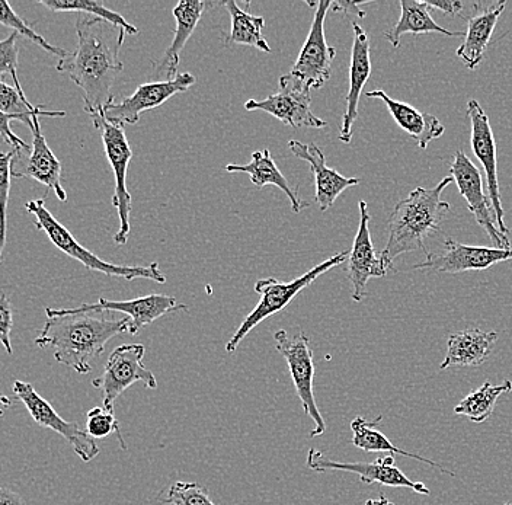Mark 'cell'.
Wrapping results in <instances>:
<instances>
[{
	"label": "cell",
	"mask_w": 512,
	"mask_h": 505,
	"mask_svg": "<svg viewBox=\"0 0 512 505\" xmlns=\"http://www.w3.org/2000/svg\"><path fill=\"white\" fill-rule=\"evenodd\" d=\"M380 423H382V415L373 421H368L364 417L354 418L351 423L352 444L358 447V449L364 450V452H383L390 453V455L411 457V459L418 460V462L425 463V465L432 466V468L446 473V475L451 476V478H456V473L443 468L440 463L432 462V460L427 459V457L415 455V453H409L406 452V450L396 447L383 433L376 430L377 425Z\"/></svg>",
	"instance_id": "83f0119b"
},
{
	"label": "cell",
	"mask_w": 512,
	"mask_h": 505,
	"mask_svg": "<svg viewBox=\"0 0 512 505\" xmlns=\"http://www.w3.org/2000/svg\"><path fill=\"white\" fill-rule=\"evenodd\" d=\"M47 322L34 344L53 348L57 363L88 375L92 361L98 359L108 341L130 331V319H107L96 312L66 313L63 309H46Z\"/></svg>",
	"instance_id": "7a4b0ae2"
},
{
	"label": "cell",
	"mask_w": 512,
	"mask_h": 505,
	"mask_svg": "<svg viewBox=\"0 0 512 505\" xmlns=\"http://www.w3.org/2000/svg\"><path fill=\"white\" fill-rule=\"evenodd\" d=\"M12 121H21L22 123L21 117H18V115L6 114L0 110V137L8 145L14 146L16 153L30 152L31 146L27 145L21 137L16 136L14 131H12Z\"/></svg>",
	"instance_id": "74e56055"
},
{
	"label": "cell",
	"mask_w": 512,
	"mask_h": 505,
	"mask_svg": "<svg viewBox=\"0 0 512 505\" xmlns=\"http://www.w3.org/2000/svg\"><path fill=\"white\" fill-rule=\"evenodd\" d=\"M450 177L456 182L460 194L480 228L488 233L492 244L496 245V248L510 249V238H505L496 226L494 207L488 194L483 190L479 168L470 161L469 156L462 149L454 153L453 162L450 163Z\"/></svg>",
	"instance_id": "7c38bea8"
},
{
	"label": "cell",
	"mask_w": 512,
	"mask_h": 505,
	"mask_svg": "<svg viewBox=\"0 0 512 505\" xmlns=\"http://www.w3.org/2000/svg\"><path fill=\"white\" fill-rule=\"evenodd\" d=\"M245 110L264 111L291 129H323L328 126L326 121L313 114L310 89L296 81L290 73L281 76L280 91L262 101L249 99L246 101Z\"/></svg>",
	"instance_id": "9c48e42d"
},
{
	"label": "cell",
	"mask_w": 512,
	"mask_h": 505,
	"mask_svg": "<svg viewBox=\"0 0 512 505\" xmlns=\"http://www.w3.org/2000/svg\"><path fill=\"white\" fill-rule=\"evenodd\" d=\"M350 257V251L339 252L329 260L320 262L316 267L310 268L302 277L290 281V283H281L277 278H264L258 280L255 284V292L261 296L256 308L246 316L245 321L240 324L238 331L235 332L229 343L226 344V351L229 354L235 353L238 350L239 344L242 343L243 338L256 328L262 321L281 312L287 308L294 297L299 296L304 289L315 283L322 274L328 273L332 268L338 267L342 262H345Z\"/></svg>",
	"instance_id": "5b68a950"
},
{
	"label": "cell",
	"mask_w": 512,
	"mask_h": 505,
	"mask_svg": "<svg viewBox=\"0 0 512 505\" xmlns=\"http://www.w3.org/2000/svg\"><path fill=\"white\" fill-rule=\"evenodd\" d=\"M40 117H34L32 129V146L25 158H21L18 169H12L14 178H28L46 185L56 193L60 201H67V194L62 187V163L47 145L46 137L41 133Z\"/></svg>",
	"instance_id": "d6986e66"
},
{
	"label": "cell",
	"mask_w": 512,
	"mask_h": 505,
	"mask_svg": "<svg viewBox=\"0 0 512 505\" xmlns=\"http://www.w3.org/2000/svg\"><path fill=\"white\" fill-rule=\"evenodd\" d=\"M512 260V248H485L464 245L448 238L444 249L437 254H428L427 260L414 265L415 270H430L435 273L459 274L466 271H482L499 262Z\"/></svg>",
	"instance_id": "2e32d148"
},
{
	"label": "cell",
	"mask_w": 512,
	"mask_h": 505,
	"mask_svg": "<svg viewBox=\"0 0 512 505\" xmlns=\"http://www.w3.org/2000/svg\"><path fill=\"white\" fill-rule=\"evenodd\" d=\"M453 182V178L446 177L435 187L415 188L408 197L396 204L387 223L389 239L380 254L387 270H392L396 258L408 252L421 249L425 257L430 254L425 248L424 239L434 232H441V225L451 210L450 204L443 200V193Z\"/></svg>",
	"instance_id": "3957f363"
},
{
	"label": "cell",
	"mask_w": 512,
	"mask_h": 505,
	"mask_svg": "<svg viewBox=\"0 0 512 505\" xmlns=\"http://www.w3.org/2000/svg\"><path fill=\"white\" fill-rule=\"evenodd\" d=\"M12 328H14V309L9 297L3 293L0 294V344L5 347L9 356L14 354L11 341Z\"/></svg>",
	"instance_id": "8d00e7d4"
},
{
	"label": "cell",
	"mask_w": 512,
	"mask_h": 505,
	"mask_svg": "<svg viewBox=\"0 0 512 505\" xmlns=\"http://www.w3.org/2000/svg\"><path fill=\"white\" fill-rule=\"evenodd\" d=\"M12 392H14L15 398L22 402V405L30 412L35 424L60 434L73 447L76 455L83 462H91L99 455L98 444L86 433V430H83L79 424L69 423L60 417L53 405L35 391L31 383L15 380Z\"/></svg>",
	"instance_id": "30bf717a"
},
{
	"label": "cell",
	"mask_w": 512,
	"mask_h": 505,
	"mask_svg": "<svg viewBox=\"0 0 512 505\" xmlns=\"http://www.w3.org/2000/svg\"><path fill=\"white\" fill-rule=\"evenodd\" d=\"M12 407V399L8 398V396L3 395V393H0V417H2L3 414H5L6 409H9Z\"/></svg>",
	"instance_id": "b9f144b4"
},
{
	"label": "cell",
	"mask_w": 512,
	"mask_h": 505,
	"mask_svg": "<svg viewBox=\"0 0 512 505\" xmlns=\"http://www.w3.org/2000/svg\"><path fill=\"white\" fill-rule=\"evenodd\" d=\"M40 5L51 12H80L89 17L101 18L112 25L123 28L127 34H139L136 27H133L117 12L108 9L102 2H95V0H40Z\"/></svg>",
	"instance_id": "4dcf8cb0"
},
{
	"label": "cell",
	"mask_w": 512,
	"mask_h": 505,
	"mask_svg": "<svg viewBox=\"0 0 512 505\" xmlns=\"http://www.w3.org/2000/svg\"><path fill=\"white\" fill-rule=\"evenodd\" d=\"M505 6H507L505 2L495 3L492 8L476 12L473 17L464 18L467 22L466 35L456 54L467 69L475 70L482 63Z\"/></svg>",
	"instance_id": "d4e9b609"
},
{
	"label": "cell",
	"mask_w": 512,
	"mask_h": 505,
	"mask_svg": "<svg viewBox=\"0 0 512 505\" xmlns=\"http://www.w3.org/2000/svg\"><path fill=\"white\" fill-rule=\"evenodd\" d=\"M0 505H25V501L18 492L0 485Z\"/></svg>",
	"instance_id": "60d3db41"
},
{
	"label": "cell",
	"mask_w": 512,
	"mask_h": 505,
	"mask_svg": "<svg viewBox=\"0 0 512 505\" xmlns=\"http://www.w3.org/2000/svg\"><path fill=\"white\" fill-rule=\"evenodd\" d=\"M498 340L496 332H486L479 328L464 329L450 335L447 343L446 359L440 369L448 367H479L489 359L492 348Z\"/></svg>",
	"instance_id": "cb8c5ba5"
},
{
	"label": "cell",
	"mask_w": 512,
	"mask_h": 505,
	"mask_svg": "<svg viewBox=\"0 0 512 505\" xmlns=\"http://www.w3.org/2000/svg\"><path fill=\"white\" fill-rule=\"evenodd\" d=\"M76 35L78 47L60 59L56 69L76 83L85 111L92 117L104 113V108L115 101L111 89L124 69L120 50L127 33L104 19L80 14Z\"/></svg>",
	"instance_id": "6da1fadb"
},
{
	"label": "cell",
	"mask_w": 512,
	"mask_h": 505,
	"mask_svg": "<svg viewBox=\"0 0 512 505\" xmlns=\"http://www.w3.org/2000/svg\"><path fill=\"white\" fill-rule=\"evenodd\" d=\"M354 41H352L350 89L345 97V113L342 115L341 133L339 140L342 143H351L352 127L358 118V105L364 86L371 75L370 40L366 30L357 22H352Z\"/></svg>",
	"instance_id": "44dd1931"
},
{
	"label": "cell",
	"mask_w": 512,
	"mask_h": 505,
	"mask_svg": "<svg viewBox=\"0 0 512 505\" xmlns=\"http://www.w3.org/2000/svg\"><path fill=\"white\" fill-rule=\"evenodd\" d=\"M216 3H204L200 0H187L179 2L174 9L176 28L174 40L171 46L163 54L162 60L156 65L152 72V79H159V82L171 81L178 76L179 62H181V51L185 44L194 34L198 22L203 17L207 6H214Z\"/></svg>",
	"instance_id": "7402d4cb"
},
{
	"label": "cell",
	"mask_w": 512,
	"mask_h": 505,
	"mask_svg": "<svg viewBox=\"0 0 512 505\" xmlns=\"http://www.w3.org/2000/svg\"><path fill=\"white\" fill-rule=\"evenodd\" d=\"M274 341L278 353L287 361L294 389L302 401L304 414L310 417V420L315 421V428L310 431L309 436L312 439L322 436L326 431V423L320 414L318 404H316L315 391H313L315 389V361H313V351L310 350V338L304 332L290 338L287 331L280 329L275 332Z\"/></svg>",
	"instance_id": "52a82bcc"
},
{
	"label": "cell",
	"mask_w": 512,
	"mask_h": 505,
	"mask_svg": "<svg viewBox=\"0 0 512 505\" xmlns=\"http://www.w3.org/2000/svg\"><path fill=\"white\" fill-rule=\"evenodd\" d=\"M224 169L230 174H239V172L248 174L255 187L264 188L267 185H274V187L280 188L290 200L291 209L294 213H300L303 209L309 207V203L297 196L296 191L290 187L287 178L278 169L277 163L272 159L271 152L268 149L256 150L252 155L251 162L245 163V165L229 163Z\"/></svg>",
	"instance_id": "484cf974"
},
{
	"label": "cell",
	"mask_w": 512,
	"mask_h": 505,
	"mask_svg": "<svg viewBox=\"0 0 512 505\" xmlns=\"http://www.w3.org/2000/svg\"><path fill=\"white\" fill-rule=\"evenodd\" d=\"M224 6H226L230 19H232V30H230V34L226 37V43H224L226 47L233 46V44H242V46L254 47V49L264 51V53H271L270 44L262 35L265 19L254 17L248 11H243L235 0L224 2Z\"/></svg>",
	"instance_id": "f1b7e54d"
},
{
	"label": "cell",
	"mask_w": 512,
	"mask_h": 505,
	"mask_svg": "<svg viewBox=\"0 0 512 505\" xmlns=\"http://www.w3.org/2000/svg\"><path fill=\"white\" fill-rule=\"evenodd\" d=\"M0 24L11 28L14 33L22 35L24 38H28V40L37 44L38 47H41V49L47 51V53L59 57V60L64 59V57H67L70 54L69 51L62 49V47L51 46L50 43H47L40 34L35 33V31L32 30V27L28 22H25L24 19L16 14L14 9H12V6L9 5L8 2H5V0H0Z\"/></svg>",
	"instance_id": "1f68e13d"
},
{
	"label": "cell",
	"mask_w": 512,
	"mask_h": 505,
	"mask_svg": "<svg viewBox=\"0 0 512 505\" xmlns=\"http://www.w3.org/2000/svg\"><path fill=\"white\" fill-rule=\"evenodd\" d=\"M16 152H0V262H2L3 248L6 244V230H8V203L11 193V180L14 178Z\"/></svg>",
	"instance_id": "d6a6232c"
},
{
	"label": "cell",
	"mask_w": 512,
	"mask_h": 505,
	"mask_svg": "<svg viewBox=\"0 0 512 505\" xmlns=\"http://www.w3.org/2000/svg\"><path fill=\"white\" fill-rule=\"evenodd\" d=\"M366 505H395L392 503V501L389 500V498L384 497V495H380L379 498H376V500H367Z\"/></svg>",
	"instance_id": "7bdbcfd3"
},
{
	"label": "cell",
	"mask_w": 512,
	"mask_h": 505,
	"mask_svg": "<svg viewBox=\"0 0 512 505\" xmlns=\"http://www.w3.org/2000/svg\"><path fill=\"white\" fill-rule=\"evenodd\" d=\"M400 18L392 30L384 33V38L398 49L400 38L406 34H441L446 37H463L466 31H448L440 27L431 17V8L428 2H416V0H400Z\"/></svg>",
	"instance_id": "4316f807"
},
{
	"label": "cell",
	"mask_w": 512,
	"mask_h": 505,
	"mask_svg": "<svg viewBox=\"0 0 512 505\" xmlns=\"http://www.w3.org/2000/svg\"><path fill=\"white\" fill-rule=\"evenodd\" d=\"M331 8L329 0L318 2L312 28L290 72L307 89H320L331 78L336 50L326 43L325 37V19Z\"/></svg>",
	"instance_id": "8fae6325"
},
{
	"label": "cell",
	"mask_w": 512,
	"mask_h": 505,
	"mask_svg": "<svg viewBox=\"0 0 512 505\" xmlns=\"http://www.w3.org/2000/svg\"><path fill=\"white\" fill-rule=\"evenodd\" d=\"M511 391V380H505L501 385H491V383L485 382L479 389L469 393L466 398L456 405L454 414L463 415V417L469 418L472 423H485L494 414L499 396Z\"/></svg>",
	"instance_id": "f546056e"
},
{
	"label": "cell",
	"mask_w": 512,
	"mask_h": 505,
	"mask_svg": "<svg viewBox=\"0 0 512 505\" xmlns=\"http://www.w3.org/2000/svg\"><path fill=\"white\" fill-rule=\"evenodd\" d=\"M367 98L382 99L396 124L415 140L419 149L425 150L434 140L443 136L446 127L435 115L422 113L412 105L390 98L382 89L367 92Z\"/></svg>",
	"instance_id": "603a6c76"
},
{
	"label": "cell",
	"mask_w": 512,
	"mask_h": 505,
	"mask_svg": "<svg viewBox=\"0 0 512 505\" xmlns=\"http://www.w3.org/2000/svg\"><path fill=\"white\" fill-rule=\"evenodd\" d=\"M18 57V34L12 33L5 40H0V81L3 82L5 76H11L19 94L25 95L18 78Z\"/></svg>",
	"instance_id": "d590c367"
},
{
	"label": "cell",
	"mask_w": 512,
	"mask_h": 505,
	"mask_svg": "<svg viewBox=\"0 0 512 505\" xmlns=\"http://www.w3.org/2000/svg\"><path fill=\"white\" fill-rule=\"evenodd\" d=\"M195 81H197L195 76L182 73L171 81L143 83L130 97L124 98L121 102L112 101L108 104L104 108L105 120L120 126H126V124L133 126L139 123L140 115L144 111L158 108L175 95L188 91Z\"/></svg>",
	"instance_id": "9a60e30c"
},
{
	"label": "cell",
	"mask_w": 512,
	"mask_h": 505,
	"mask_svg": "<svg viewBox=\"0 0 512 505\" xmlns=\"http://www.w3.org/2000/svg\"><path fill=\"white\" fill-rule=\"evenodd\" d=\"M470 120V146L476 158L482 163L488 184V197L494 207L496 226L499 232L508 238L510 229L505 225L504 207H502L501 187L498 181V162H496V140L488 114L476 99H470L466 108Z\"/></svg>",
	"instance_id": "4fadbf2b"
},
{
	"label": "cell",
	"mask_w": 512,
	"mask_h": 505,
	"mask_svg": "<svg viewBox=\"0 0 512 505\" xmlns=\"http://www.w3.org/2000/svg\"><path fill=\"white\" fill-rule=\"evenodd\" d=\"M144 353L146 348L142 344H124L112 351L104 373L92 382L94 388L101 389L104 395V408L114 411L118 396L137 382L143 383L147 389L158 388L155 375L144 367Z\"/></svg>",
	"instance_id": "ba28073f"
},
{
	"label": "cell",
	"mask_w": 512,
	"mask_h": 505,
	"mask_svg": "<svg viewBox=\"0 0 512 505\" xmlns=\"http://www.w3.org/2000/svg\"><path fill=\"white\" fill-rule=\"evenodd\" d=\"M66 313L79 312H120L130 319V331L128 334L137 335L144 326L153 324L156 319L174 312H187L190 306L176 302L175 297L166 294H149V296L137 297L124 302H112V300L101 299L98 303H83L79 308L63 309Z\"/></svg>",
	"instance_id": "e0dca14e"
},
{
	"label": "cell",
	"mask_w": 512,
	"mask_h": 505,
	"mask_svg": "<svg viewBox=\"0 0 512 505\" xmlns=\"http://www.w3.org/2000/svg\"><path fill=\"white\" fill-rule=\"evenodd\" d=\"M360 209V226L355 235L354 244L348 257V280L351 281L352 299L363 302L367 296V283L370 278L386 277L389 270L383 264L380 255H377L371 241L370 220L366 201L358 203Z\"/></svg>",
	"instance_id": "ac0fdd59"
},
{
	"label": "cell",
	"mask_w": 512,
	"mask_h": 505,
	"mask_svg": "<svg viewBox=\"0 0 512 505\" xmlns=\"http://www.w3.org/2000/svg\"><path fill=\"white\" fill-rule=\"evenodd\" d=\"M307 468L315 472L342 471L360 476L363 484H380L384 487L408 488L416 494L430 495L431 491L422 482L409 479L395 463V457L384 456L374 462H336L325 453L310 449L307 455Z\"/></svg>",
	"instance_id": "5bb4252c"
},
{
	"label": "cell",
	"mask_w": 512,
	"mask_h": 505,
	"mask_svg": "<svg viewBox=\"0 0 512 505\" xmlns=\"http://www.w3.org/2000/svg\"><path fill=\"white\" fill-rule=\"evenodd\" d=\"M428 5L431 9H438L447 15H457L463 11V3L459 0H437V2H428Z\"/></svg>",
	"instance_id": "ab89813d"
},
{
	"label": "cell",
	"mask_w": 512,
	"mask_h": 505,
	"mask_svg": "<svg viewBox=\"0 0 512 505\" xmlns=\"http://www.w3.org/2000/svg\"><path fill=\"white\" fill-rule=\"evenodd\" d=\"M163 503L172 505H216L206 488L195 482L178 481L168 489Z\"/></svg>",
	"instance_id": "e575fe53"
},
{
	"label": "cell",
	"mask_w": 512,
	"mask_h": 505,
	"mask_svg": "<svg viewBox=\"0 0 512 505\" xmlns=\"http://www.w3.org/2000/svg\"><path fill=\"white\" fill-rule=\"evenodd\" d=\"M86 433L92 439H105V437L115 434L118 441H120L121 449L126 450V441L121 436L120 425H118L117 418H115L114 411L104 407H95L86 414Z\"/></svg>",
	"instance_id": "836d02e7"
},
{
	"label": "cell",
	"mask_w": 512,
	"mask_h": 505,
	"mask_svg": "<svg viewBox=\"0 0 512 505\" xmlns=\"http://www.w3.org/2000/svg\"><path fill=\"white\" fill-rule=\"evenodd\" d=\"M25 209L31 216H34L35 228L43 230L56 248L64 252L67 257L79 261L89 271H98L105 276L124 278L128 281L143 278V280H152L160 284L166 283V276L160 271L158 262H153L146 267H127V265L111 264V262L101 260L98 255L76 241L72 232L64 228L62 223L47 209L46 201L43 198L28 201L25 204Z\"/></svg>",
	"instance_id": "277c9868"
},
{
	"label": "cell",
	"mask_w": 512,
	"mask_h": 505,
	"mask_svg": "<svg viewBox=\"0 0 512 505\" xmlns=\"http://www.w3.org/2000/svg\"><path fill=\"white\" fill-rule=\"evenodd\" d=\"M505 505H512V503H507V504H505Z\"/></svg>",
	"instance_id": "ee69618b"
},
{
	"label": "cell",
	"mask_w": 512,
	"mask_h": 505,
	"mask_svg": "<svg viewBox=\"0 0 512 505\" xmlns=\"http://www.w3.org/2000/svg\"><path fill=\"white\" fill-rule=\"evenodd\" d=\"M288 147L296 158L309 163L310 169L315 175L316 203L319 204V209L322 212H328L334 206L336 198L341 196L345 190L361 184V180L358 178L344 177L335 169L329 168L326 165L322 149L315 143L307 145L299 140H290Z\"/></svg>",
	"instance_id": "ffe728a7"
},
{
	"label": "cell",
	"mask_w": 512,
	"mask_h": 505,
	"mask_svg": "<svg viewBox=\"0 0 512 505\" xmlns=\"http://www.w3.org/2000/svg\"><path fill=\"white\" fill-rule=\"evenodd\" d=\"M91 118L95 129L101 133L105 155L114 172L115 191L112 204L118 210V217H120V229L115 233L114 242L117 245H126L131 230L130 214L133 210V200L127 190V171L133 158V150L128 145L124 126L105 120L104 113L92 115Z\"/></svg>",
	"instance_id": "8992f818"
},
{
	"label": "cell",
	"mask_w": 512,
	"mask_h": 505,
	"mask_svg": "<svg viewBox=\"0 0 512 505\" xmlns=\"http://www.w3.org/2000/svg\"><path fill=\"white\" fill-rule=\"evenodd\" d=\"M363 2H345V0H339V2H332V8L335 12H341V14L347 15V17H357L360 19L366 18V12L361 11L360 6Z\"/></svg>",
	"instance_id": "f35d334b"
}]
</instances>
